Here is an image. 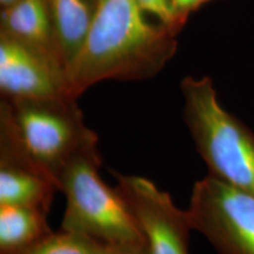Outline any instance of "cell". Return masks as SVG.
Here are the masks:
<instances>
[{
    "label": "cell",
    "mask_w": 254,
    "mask_h": 254,
    "mask_svg": "<svg viewBox=\"0 0 254 254\" xmlns=\"http://www.w3.org/2000/svg\"><path fill=\"white\" fill-rule=\"evenodd\" d=\"M183 119L208 174L254 195V132L221 106L211 78L180 84Z\"/></svg>",
    "instance_id": "2"
},
{
    "label": "cell",
    "mask_w": 254,
    "mask_h": 254,
    "mask_svg": "<svg viewBox=\"0 0 254 254\" xmlns=\"http://www.w3.org/2000/svg\"><path fill=\"white\" fill-rule=\"evenodd\" d=\"M209 1L212 0H168L177 31H182L190 15Z\"/></svg>",
    "instance_id": "13"
},
{
    "label": "cell",
    "mask_w": 254,
    "mask_h": 254,
    "mask_svg": "<svg viewBox=\"0 0 254 254\" xmlns=\"http://www.w3.org/2000/svg\"><path fill=\"white\" fill-rule=\"evenodd\" d=\"M58 184L21 145L0 114V205H23L50 212Z\"/></svg>",
    "instance_id": "8"
},
{
    "label": "cell",
    "mask_w": 254,
    "mask_h": 254,
    "mask_svg": "<svg viewBox=\"0 0 254 254\" xmlns=\"http://www.w3.org/2000/svg\"><path fill=\"white\" fill-rule=\"evenodd\" d=\"M0 92L8 99L72 97L58 59L5 34H0Z\"/></svg>",
    "instance_id": "7"
},
{
    "label": "cell",
    "mask_w": 254,
    "mask_h": 254,
    "mask_svg": "<svg viewBox=\"0 0 254 254\" xmlns=\"http://www.w3.org/2000/svg\"><path fill=\"white\" fill-rule=\"evenodd\" d=\"M0 34L47 53L62 63L47 0H23L13 7L1 9Z\"/></svg>",
    "instance_id": "9"
},
{
    "label": "cell",
    "mask_w": 254,
    "mask_h": 254,
    "mask_svg": "<svg viewBox=\"0 0 254 254\" xmlns=\"http://www.w3.org/2000/svg\"><path fill=\"white\" fill-rule=\"evenodd\" d=\"M136 0H103L80 51L67 68L69 94L78 99L104 80L153 78L178 49L174 32L151 23Z\"/></svg>",
    "instance_id": "1"
},
{
    "label": "cell",
    "mask_w": 254,
    "mask_h": 254,
    "mask_svg": "<svg viewBox=\"0 0 254 254\" xmlns=\"http://www.w3.org/2000/svg\"><path fill=\"white\" fill-rule=\"evenodd\" d=\"M107 254H148L147 250H126V249H116V247H110Z\"/></svg>",
    "instance_id": "15"
},
{
    "label": "cell",
    "mask_w": 254,
    "mask_h": 254,
    "mask_svg": "<svg viewBox=\"0 0 254 254\" xmlns=\"http://www.w3.org/2000/svg\"><path fill=\"white\" fill-rule=\"evenodd\" d=\"M187 213L219 254H254V195L207 174L193 186Z\"/></svg>",
    "instance_id": "5"
},
{
    "label": "cell",
    "mask_w": 254,
    "mask_h": 254,
    "mask_svg": "<svg viewBox=\"0 0 254 254\" xmlns=\"http://www.w3.org/2000/svg\"><path fill=\"white\" fill-rule=\"evenodd\" d=\"M49 212L23 205H0V254L25 249L52 233Z\"/></svg>",
    "instance_id": "11"
},
{
    "label": "cell",
    "mask_w": 254,
    "mask_h": 254,
    "mask_svg": "<svg viewBox=\"0 0 254 254\" xmlns=\"http://www.w3.org/2000/svg\"><path fill=\"white\" fill-rule=\"evenodd\" d=\"M136 2L142 8V11L147 14L153 15L161 24L166 25V26L172 28L174 32L179 33L174 26L168 0H136Z\"/></svg>",
    "instance_id": "14"
},
{
    "label": "cell",
    "mask_w": 254,
    "mask_h": 254,
    "mask_svg": "<svg viewBox=\"0 0 254 254\" xmlns=\"http://www.w3.org/2000/svg\"><path fill=\"white\" fill-rule=\"evenodd\" d=\"M101 157L94 147L73 158L59 178L66 196L62 230L84 234L116 249L147 250L132 209L117 189L99 174Z\"/></svg>",
    "instance_id": "3"
},
{
    "label": "cell",
    "mask_w": 254,
    "mask_h": 254,
    "mask_svg": "<svg viewBox=\"0 0 254 254\" xmlns=\"http://www.w3.org/2000/svg\"><path fill=\"white\" fill-rule=\"evenodd\" d=\"M23 0H0V8L1 9H6V8H11L19 4Z\"/></svg>",
    "instance_id": "16"
},
{
    "label": "cell",
    "mask_w": 254,
    "mask_h": 254,
    "mask_svg": "<svg viewBox=\"0 0 254 254\" xmlns=\"http://www.w3.org/2000/svg\"><path fill=\"white\" fill-rule=\"evenodd\" d=\"M118 186L144 233L148 254H189V213L147 178L112 171Z\"/></svg>",
    "instance_id": "6"
},
{
    "label": "cell",
    "mask_w": 254,
    "mask_h": 254,
    "mask_svg": "<svg viewBox=\"0 0 254 254\" xmlns=\"http://www.w3.org/2000/svg\"><path fill=\"white\" fill-rule=\"evenodd\" d=\"M95 1H98V2H99V4H100V2L103 1V0H95Z\"/></svg>",
    "instance_id": "17"
},
{
    "label": "cell",
    "mask_w": 254,
    "mask_h": 254,
    "mask_svg": "<svg viewBox=\"0 0 254 254\" xmlns=\"http://www.w3.org/2000/svg\"><path fill=\"white\" fill-rule=\"evenodd\" d=\"M0 114L13 127L28 154L56 180L58 187L59 178L69 161L99 144L97 133L85 123L75 98L1 97Z\"/></svg>",
    "instance_id": "4"
},
{
    "label": "cell",
    "mask_w": 254,
    "mask_h": 254,
    "mask_svg": "<svg viewBox=\"0 0 254 254\" xmlns=\"http://www.w3.org/2000/svg\"><path fill=\"white\" fill-rule=\"evenodd\" d=\"M59 58L67 73L93 23L99 2L95 0H47Z\"/></svg>",
    "instance_id": "10"
},
{
    "label": "cell",
    "mask_w": 254,
    "mask_h": 254,
    "mask_svg": "<svg viewBox=\"0 0 254 254\" xmlns=\"http://www.w3.org/2000/svg\"><path fill=\"white\" fill-rule=\"evenodd\" d=\"M109 250L110 246L84 234L60 230L9 254H107Z\"/></svg>",
    "instance_id": "12"
}]
</instances>
